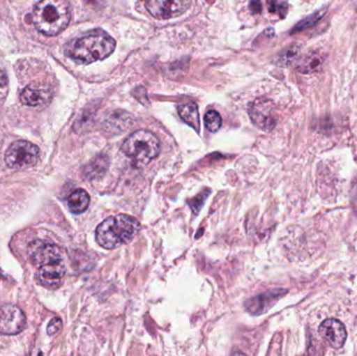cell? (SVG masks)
<instances>
[{"label":"cell","instance_id":"ac0fdd59","mask_svg":"<svg viewBox=\"0 0 357 356\" xmlns=\"http://www.w3.org/2000/svg\"><path fill=\"white\" fill-rule=\"evenodd\" d=\"M326 12L327 8H321V10H319L318 12L314 13V14L308 16L307 18L302 20L301 22L298 23L291 33H298V31H304V29H308V27L314 26V25H316L317 23H318L319 21H320L321 19L324 17V15L326 14Z\"/></svg>","mask_w":357,"mask_h":356},{"label":"cell","instance_id":"3957f363","mask_svg":"<svg viewBox=\"0 0 357 356\" xmlns=\"http://www.w3.org/2000/svg\"><path fill=\"white\" fill-rule=\"evenodd\" d=\"M139 222L127 215L109 217L96 228V240L102 248L112 250L131 242L140 231Z\"/></svg>","mask_w":357,"mask_h":356},{"label":"cell","instance_id":"cb8c5ba5","mask_svg":"<svg viewBox=\"0 0 357 356\" xmlns=\"http://www.w3.org/2000/svg\"><path fill=\"white\" fill-rule=\"evenodd\" d=\"M251 10L253 14L261 12V2H260V0H252Z\"/></svg>","mask_w":357,"mask_h":356},{"label":"cell","instance_id":"ffe728a7","mask_svg":"<svg viewBox=\"0 0 357 356\" xmlns=\"http://www.w3.org/2000/svg\"><path fill=\"white\" fill-rule=\"evenodd\" d=\"M268 12L284 18L287 14V3L285 0H268Z\"/></svg>","mask_w":357,"mask_h":356},{"label":"cell","instance_id":"8fae6325","mask_svg":"<svg viewBox=\"0 0 357 356\" xmlns=\"http://www.w3.org/2000/svg\"><path fill=\"white\" fill-rule=\"evenodd\" d=\"M284 293L281 291H274V292L264 293L259 296L254 297L245 302V309L249 313L253 315H261L272 307V305L280 298Z\"/></svg>","mask_w":357,"mask_h":356},{"label":"cell","instance_id":"277c9868","mask_svg":"<svg viewBox=\"0 0 357 356\" xmlns=\"http://www.w3.org/2000/svg\"><path fill=\"white\" fill-rule=\"evenodd\" d=\"M70 6L67 0H40L33 10V23L39 33L56 36L70 22Z\"/></svg>","mask_w":357,"mask_h":356},{"label":"cell","instance_id":"9c48e42d","mask_svg":"<svg viewBox=\"0 0 357 356\" xmlns=\"http://www.w3.org/2000/svg\"><path fill=\"white\" fill-rule=\"evenodd\" d=\"M319 334L324 342L328 345L331 348L339 350L343 348L347 340V330L345 325L339 320L331 319L325 320L321 325L319 326Z\"/></svg>","mask_w":357,"mask_h":356},{"label":"cell","instance_id":"7c38bea8","mask_svg":"<svg viewBox=\"0 0 357 356\" xmlns=\"http://www.w3.org/2000/svg\"><path fill=\"white\" fill-rule=\"evenodd\" d=\"M133 123V116L130 113L125 112V111H115L107 117L104 127L108 133L114 135V134L125 132L126 130L131 127Z\"/></svg>","mask_w":357,"mask_h":356},{"label":"cell","instance_id":"7402d4cb","mask_svg":"<svg viewBox=\"0 0 357 356\" xmlns=\"http://www.w3.org/2000/svg\"><path fill=\"white\" fill-rule=\"evenodd\" d=\"M209 190H207V192H203L201 194H199L195 200H193V202H189L190 203L191 209H192L195 215H197V213L201 210L202 206H203L204 203H205L206 199L209 196Z\"/></svg>","mask_w":357,"mask_h":356},{"label":"cell","instance_id":"2e32d148","mask_svg":"<svg viewBox=\"0 0 357 356\" xmlns=\"http://www.w3.org/2000/svg\"><path fill=\"white\" fill-rule=\"evenodd\" d=\"M178 115L181 119L189 127L199 132V115L197 106L195 102H187V104L180 105L178 107Z\"/></svg>","mask_w":357,"mask_h":356},{"label":"cell","instance_id":"7a4b0ae2","mask_svg":"<svg viewBox=\"0 0 357 356\" xmlns=\"http://www.w3.org/2000/svg\"><path fill=\"white\" fill-rule=\"evenodd\" d=\"M115 47V40L108 33L93 31L69 42L65 48V54L79 64H91L108 58Z\"/></svg>","mask_w":357,"mask_h":356},{"label":"cell","instance_id":"e0dca14e","mask_svg":"<svg viewBox=\"0 0 357 356\" xmlns=\"http://www.w3.org/2000/svg\"><path fill=\"white\" fill-rule=\"evenodd\" d=\"M109 167V161L106 157H98L96 160L92 161L88 167H86L85 175L88 179H94L100 177Z\"/></svg>","mask_w":357,"mask_h":356},{"label":"cell","instance_id":"6da1fadb","mask_svg":"<svg viewBox=\"0 0 357 356\" xmlns=\"http://www.w3.org/2000/svg\"><path fill=\"white\" fill-rule=\"evenodd\" d=\"M27 255L37 270L36 279L46 288H56L66 273L64 255L60 247L47 240H36L27 247Z\"/></svg>","mask_w":357,"mask_h":356},{"label":"cell","instance_id":"ba28073f","mask_svg":"<svg viewBox=\"0 0 357 356\" xmlns=\"http://www.w3.org/2000/svg\"><path fill=\"white\" fill-rule=\"evenodd\" d=\"M191 0H148L146 8L157 19H171L184 14Z\"/></svg>","mask_w":357,"mask_h":356},{"label":"cell","instance_id":"44dd1931","mask_svg":"<svg viewBox=\"0 0 357 356\" xmlns=\"http://www.w3.org/2000/svg\"><path fill=\"white\" fill-rule=\"evenodd\" d=\"M300 50H301V46L300 45H294L291 46L289 49H287L284 54H282V56L280 58V64L281 65H289L296 56L299 54Z\"/></svg>","mask_w":357,"mask_h":356},{"label":"cell","instance_id":"9a60e30c","mask_svg":"<svg viewBox=\"0 0 357 356\" xmlns=\"http://www.w3.org/2000/svg\"><path fill=\"white\" fill-rule=\"evenodd\" d=\"M323 56L319 52H312L300 59L297 69L302 73L318 72L322 68Z\"/></svg>","mask_w":357,"mask_h":356},{"label":"cell","instance_id":"d4e9b609","mask_svg":"<svg viewBox=\"0 0 357 356\" xmlns=\"http://www.w3.org/2000/svg\"><path fill=\"white\" fill-rule=\"evenodd\" d=\"M8 83V79H6V73L3 71L0 70V88L3 87Z\"/></svg>","mask_w":357,"mask_h":356},{"label":"cell","instance_id":"8992f818","mask_svg":"<svg viewBox=\"0 0 357 356\" xmlns=\"http://www.w3.org/2000/svg\"><path fill=\"white\" fill-rule=\"evenodd\" d=\"M40 150L26 140L14 142L6 150L4 161L10 169H25L33 167L39 160Z\"/></svg>","mask_w":357,"mask_h":356},{"label":"cell","instance_id":"5b68a950","mask_svg":"<svg viewBox=\"0 0 357 356\" xmlns=\"http://www.w3.org/2000/svg\"><path fill=\"white\" fill-rule=\"evenodd\" d=\"M121 152L131 160L133 167L142 169L157 158L160 153V141L151 132L140 130L126 139Z\"/></svg>","mask_w":357,"mask_h":356},{"label":"cell","instance_id":"52a82bcc","mask_svg":"<svg viewBox=\"0 0 357 356\" xmlns=\"http://www.w3.org/2000/svg\"><path fill=\"white\" fill-rule=\"evenodd\" d=\"M249 116L252 123L262 131L270 132L276 127L275 105L266 98H257L249 106Z\"/></svg>","mask_w":357,"mask_h":356},{"label":"cell","instance_id":"4fadbf2b","mask_svg":"<svg viewBox=\"0 0 357 356\" xmlns=\"http://www.w3.org/2000/svg\"><path fill=\"white\" fill-rule=\"evenodd\" d=\"M21 102L29 107H40L50 100V92L44 88L29 85L23 89L20 95Z\"/></svg>","mask_w":357,"mask_h":356},{"label":"cell","instance_id":"5bb4252c","mask_svg":"<svg viewBox=\"0 0 357 356\" xmlns=\"http://www.w3.org/2000/svg\"><path fill=\"white\" fill-rule=\"evenodd\" d=\"M90 204V196L84 189L73 192L67 199L69 210L75 215H81L87 210Z\"/></svg>","mask_w":357,"mask_h":356},{"label":"cell","instance_id":"30bf717a","mask_svg":"<svg viewBox=\"0 0 357 356\" xmlns=\"http://www.w3.org/2000/svg\"><path fill=\"white\" fill-rule=\"evenodd\" d=\"M25 327V317L20 309L14 305L0 307V334L14 336Z\"/></svg>","mask_w":357,"mask_h":356},{"label":"cell","instance_id":"d6986e66","mask_svg":"<svg viewBox=\"0 0 357 356\" xmlns=\"http://www.w3.org/2000/svg\"><path fill=\"white\" fill-rule=\"evenodd\" d=\"M204 121H205L206 129L211 133H216L222 127V117L215 110L208 111Z\"/></svg>","mask_w":357,"mask_h":356},{"label":"cell","instance_id":"603a6c76","mask_svg":"<svg viewBox=\"0 0 357 356\" xmlns=\"http://www.w3.org/2000/svg\"><path fill=\"white\" fill-rule=\"evenodd\" d=\"M63 323L60 318H54L47 326L48 336H54L62 330Z\"/></svg>","mask_w":357,"mask_h":356}]
</instances>
